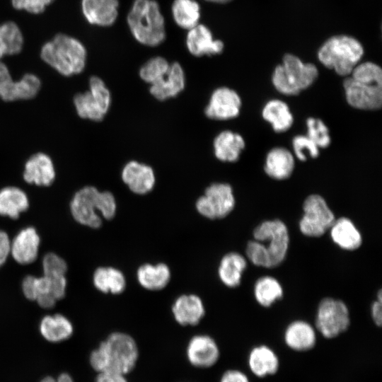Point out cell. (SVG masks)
I'll list each match as a JSON object with an SVG mask.
<instances>
[{
    "label": "cell",
    "mask_w": 382,
    "mask_h": 382,
    "mask_svg": "<svg viewBox=\"0 0 382 382\" xmlns=\"http://www.w3.org/2000/svg\"><path fill=\"white\" fill-rule=\"evenodd\" d=\"M127 21L131 33L140 44L156 47L164 41L165 21L155 0H134Z\"/></svg>",
    "instance_id": "8992f818"
},
{
    "label": "cell",
    "mask_w": 382,
    "mask_h": 382,
    "mask_svg": "<svg viewBox=\"0 0 382 382\" xmlns=\"http://www.w3.org/2000/svg\"><path fill=\"white\" fill-rule=\"evenodd\" d=\"M53 1L54 0H11V4L16 10H25L30 13L39 14Z\"/></svg>",
    "instance_id": "b9f144b4"
},
{
    "label": "cell",
    "mask_w": 382,
    "mask_h": 382,
    "mask_svg": "<svg viewBox=\"0 0 382 382\" xmlns=\"http://www.w3.org/2000/svg\"><path fill=\"white\" fill-rule=\"evenodd\" d=\"M364 54L361 44L348 35H335L320 47L318 58L325 67L340 76H349Z\"/></svg>",
    "instance_id": "52a82bcc"
},
{
    "label": "cell",
    "mask_w": 382,
    "mask_h": 382,
    "mask_svg": "<svg viewBox=\"0 0 382 382\" xmlns=\"http://www.w3.org/2000/svg\"><path fill=\"white\" fill-rule=\"evenodd\" d=\"M66 279L65 276L40 277L27 276L22 282V290L25 296L31 301L38 297L50 295L57 301L65 296Z\"/></svg>",
    "instance_id": "9a60e30c"
},
{
    "label": "cell",
    "mask_w": 382,
    "mask_h": 382,
    "mask_svg": "<svg viewBox=\"0 0 382 382\" xmlns=\"http://www.w3.org/2000/svg\"><path fill=\"white\" fill-rule=\"evenodd\" d=\"M246 267V260L242 255L229 252L220 260L217 271L219 278L227 287L236 288L241 284Z\"/></svg>",
    "instance_id": "83f0119b"
},
{
    "label": "cell",
    "mask_w": 382,
    "mask_h": 382,
    "mask_svg": "<svg viewBox=\"0 0 382 382\" xmlns=\"http://www.w3.org/2000/svg\"><path fill=\"white\" fill-rule=\"evenodd\" d=\"M5 55L6 54H5L4 44H3L1 37L0 36V59Z\"/></svg>",
    "instance_id": "681fc988"
},
{
    "label": "cell",
    "mask_w": 382,
    "mask_h": 382,
    "mask_svg": "<svg viewBox=\"0 0 382 382\" xmlns=\"http://www.w3.org/2000/svg\"><path fill=\"white\" fill-rule=\"evenodd\" d=\"M40 237L36 230L28 227L21 231L10 245V253L20 264H30L35 260L38 253Z\"/></svg>",
    "instance_id": "cb8c5ba5"
},
{
    "label": "cell",
    "mask_w": 382,
    "mask_h": 382,
    "mask_svg": "<svg viewBox=\"0 0 382 382\" xmlns=\"http://www.w3.org/2000/svg\"><path fill=\"white\" fill-rule=\"evenodd\" d=\"M285 345L292 351L308 352L314 348L317 341L315 328L303 320L291 322L284 333Z\"/></svg>",
    "instance_id": "603a6c76"
},
{
    "label": "cell",
    "mask_w": 382,
    "mask_h": 382,
    "mask_svg": "<svg viewBox=\"0 0 382 382\" xmlns=\"http://www.w3.org/2000/svg\"><path fill=\"white\" fill-rule=\"evenodd\" d=\"M247 365L250 373L259 378L274 376L280 369V360L270 347L260 345L253 347L248 355Z\"/></svg>",
    "instance_id": "d6986e66"
},
{
    "label": "cell",
    "mask_w": 382,
    "mask_h": 382,
    "mask_svg": "<svg viewBox=\"0 0 382 382\" xmlns=\"http://www.w3.org/2000/svg\"><path fill=\"white\" fill-rule=\"evenodd\" d=\"M303 210L299 229L304 236L308 237L323 236L335 220L325 199L317 194L311 195L305 199Z\"/></svg>",
    "instance_id": "7c38bea8"
},
{
    "label": "cell",
    "mask_w": 382,
    "mask_h": 382,
    "mask_svg": "<svg viewBox=\"0 0 382 382\" xmlns=\"http://www.w3.org/2000/svg\"><path fill=\"white\" fill-rule=\"evenodd\" d=\"M254 295L257 303L264 307L271 306L283 296L280 283L274 277L263 276L259 278L254 286Z\"/></svg>",
    "instance_id": "d590c367"
},
{
    "label": "cell",
    "mask_w": 382,
    "mask_h": 382,
    "mask_svg": "<svg viewBox=\"0 0 382 382\" xmlns=\"http://www.w3.org/2000/svg\"><path fill=\"white\" fill-rule=\"evenodd\" d=\"M122 179L133 193L139 195L150 192L156 183L152 168L136 161L125 164L122 170Z\"/></svg>",
    "instance_id": "e0dca14e"
},
{
    "label": "cell",
    "mask_w": 382,
    "mask_h": 382,
    "mask_svg": "<svg viewBox=\"0 0 382 382\" xmlns=\"http://www.w3.org/2000/svg\"><path fill=\"white\" fill-rule=\"evenodd\" d=\"M139 357L134 338L128 333L115 331L91 352L89 363L98 374L113 372L127 376L135 369Z\"/></svg>",
    "instance_id": "6da1fadb"
},
{
    "label": "cell",
    "mask_w": 382,
    "mask_h": 382,
    "mask_svg": "<svg viewBox=\"0 0 382 382\" xmlns=\"http://www.w3.org/2000/svg\"><path fill=\"white\" fill-rule=\"evenodd\" d=\"M40 87V80L36 75L25 74L20 80L12 81L0 98L5 101L30 99L37 94Z\"/></svg>",
    "instance_id": "1f68e13d"
},
{
    "label": "cell",
    "mask_w": 382,
    "mask_h": 382,
    "mask_svg": "<svg viewBox=\"0 0 382 382\" xmlns=\"http://www.w3.org/2000/svg\"><path fill=\"white\" fill-rule=\"evenodd\" d=\"M219 382H250L248 376L238 369H229L222 373Z\"/></svg>",
    "instance_id": "7bdbcfd3"
},
{
    "label": "cell",
    "mask_w": 382,
    "mask_h": 382,
    "mask_svg": "<svg viewBox=\"0 0 382 382\" xmlns=\"http://www.w3.org/2000/svg\"><path fill=\"white\" fill-rule=\"evenodd\" d=\"M74 104L80 117L99 122L110 109V92L100 78L93 76L89 80V90L76 94Z\"/></svg>",
    "instance_id": "9c48e42d"
},
{
    "label": "cell",
    "mask_w": 382,
    "mask_h": 382,
    "mask_svg": "<svg viewBox=\"0 0 382 382\" xmlns=\"http://www.w3.org/2000/svg\"><path fill=\"white\" fill-rule=\"evenodd\" d=\"M186 47L189 52L195 57L212 56L222 52L224 42L214 39L208 27L202 24L188 30Z\"/></svg>",
    "instance_id": "ac0fdd59"
},
{
    "label": "cell",
    "mask_w": 382,
    "mask_h": 382,
    "mask_svg": "<svg viewBox=\"0 0 382 382\" xmlns=\"http://www.w3.org/2000/svg\"><path fill=\"white\" fill-rule=\"evenodd\" d=\"M93 282L103 294H121L127 287V279L122 271L112 266L98 267L93 272Z\"/></svg>",
    "instance_id": "f1b7e54d"
},
{
    "label": "cell",
    "mask_w": 382,
    "mask_h": 382,
    "mask_svg": "<svg viewBox=\"0 0 382 382\" xmlns=\"http://www.w3.org/2000/svg\"><path fill=\"white\" fill-rule=\"evenodd\" d=\"M118 0H81L83 15L94 25H112L118 16Z\"/></svg>",
    "instance_id": "ffe728a7"
},
{
    "label": "cell",
    "mask_w": 382,
    "mask_h": 382,
    "mask_svg": "<svg viewBox=\"0 0 382 382\" xmlns=\"http://www.w3.org/2000/svg\"><path fill=\"white\" fill-rule=\"evenodd\" d=\"M330 229L332 240L342 249L354 250L362 243L361 233L348 218L335 219Z\"/></svg>",
    "instance_id": "f546056e"
},
{
    "label": "cell",
    "mask_w": 382,
    "mask_h": 382,
    "mask_svg": "<svg viewBox=\"0 0 382 382\" xmlns=\"http://www.w3.org/2000/svg\"><path fill=\"white\" fill-rule=\"evenodd\" d=\"M40 57L60 74L71 76L85 69L87 52L79 40L59 33L42 45Z\"/></svg>",
    "instance_id": "5b68a950"
},
{
    "label": "cell",
    "mask_w": 382,
    "mask_h": 382,
    "mask_svg": "<svg viewBox=\"0 0 382 382\" xmlns=\"http://www.w3.org/2000/svg\"><path fill=\"white\" fill-rule=\"evenodd\" d=\"M57 382H74L71 376L67 373L61 374L57 378Z\"/></svg>",
    "instance_id": "c3c4849f"
},
{
    "label": "cell",
    "mask_w": 382,
    "mask_h": 382,
    "mask_svg": "<svg viewBox=\"0 0 382 382\" xmlns=\"http://www.w3.org/2000/svg\"><path fill=\"white\" fill-rule=\"evenodd\" d=\"M210 2L224 4L231 1V0H205Z\"/></svg>",
    "instance_id": "816d5d0a"
},
{
    "label": "cell",
    "mask_w": 382,
    "mask_h": 382,
    "mask_svg": "<svg viewBox=\"0 0 382 382\" xmlns=\"http://www.w3.org/2000/svg\"><path fill=\"white\" fill-rule=\"evenodd\" d=\"M236 199L232 187L228 183H215L208 186L195 202L197 212L203 217L224 219L233 210Z\"/></svg>",
    "instance_id": "30bf717a"
},
{
    "label": "cell",
    "mask_w": 382,
    "mask_h": 382,
    "mask_svg": "<svg viewBox=\"0 0 382 382\" xmlns=\"http://www.w3.org/2000/svg\"><path fill=\"white\" fill-rule=\"evenodd\" d=\"M318 71L311 63H304L292 54L284 56L272 76L275 89L286 96H296L310 87L317 79Z\"/></svg>",
    "instance_id": "ba28073f"
},
{
    "label": "cell",
    "mask_w": 382,
    "mask_h": 382,
    "mask_svg": "<svg viewBox=\"0 0 382 382\" xmlns=\"http://www.w3.org/2000/svg\"><path fill=\"white\" fill-rule=\"evenodd\" d=\"M12 81L8 68L0 61V96Z\"/></svg>",
    "instance_id": "7dc6e473"
},
{
    "label": "cell",
    "mask_w": 382,
    "mask_h": 382,
    "mask_svg": "<svg viewBox=\"0 0 382 382\" xmlns=\"http://www.w3.org/2000/svg\"><path fill=\"white\" fill-rule=\"evenodd\" d=\"M349 324V310L342 301L330 297L320 301L316 328L323 337L333 339L338 337L348 329Z\"/></svg>",
    "instance_id": "8fae6325"
},
{
    "label": "cell",
    "mask_w": 382,
    "mask_h": 382,
    "mask_svg": "<svg viewBox=\"0 0 382 382\" xmlns=\"http://www.w3.org/2000/svg\"><path fill=\"white\" fill-rule=\"evenodd\" d=\"M23 178L30 184L50 185L55 178L54 166L50 157L44 153L32 156L25 163Z\"/></svg>",
    "instance_id": "7402d4cb"
},
{
    "label": "cell",
    "mask_w": 382,
    "mask_h": 382,
    "mask_svg": "<svg viewBox=\"0 0 382 382\" xmlns=\"http://www.w3.org/2000/svg\"><path fill=\"white\" fill-rule=\"evenodd\" d=\"M294 166L292 153L286 148L278 146L272 148L267 154L264 169L269 177L282 180L291 175Z\"/></svg>",
    "instance_id": "484cf974"
},
{
    "label": "cell",
    "mask_w": 382,
    "mask_h": 382,
    "mask_svg": "<svg viewBox=\"0 0 382 382\" xmlns=\"http://www.w3.org/2000/svg\"><path fill=\"white\" fill-rule=\"evenodd\" d=\"M150 85V93L158 100L177 96L185 86V74L182 66L178 62L170 64L166 74Z\"/></svg>",
    "instance_id": "44dd1931"
},
{
    "label": "cell",
    "mask_w": 382,
    "mask_h": 382,
    "mask_svg": "<svg viewBox=\"0 0 382 382\" xmlns=\"http://www.w3.org/2000/svg\"><path fill=\"white\" fill-rule=\"evenodd\" d=\"M11 242L7 233L0 231V267L6 262L10 254Z\"/></svg>",
    "instance_id": "ee69618b"
},
{
    "label": "cell",
    "mask_w": 382,
    "mask_h": 382,
    "mask_svg": "<svg viewBox=\"0 0 382 382\" xmlns=\"http://www.w3.org/2000/svg\"><path fill=\"white\" fill-rule=\"evenodd\" d=\"M42 269L45 276H65L67 265L64 259L54 253H50L46 254L43 258Z\"/></svg>",
    "instance_id": "60d3db41"
},
{
    "label": "cell",
    "mask_w": 382,
    "mask_h": 382,
    "mask_svg": "<svg viewBox=\"0 0 382 382\" xmlns=\"http://www.w3.org/2000/svg\"><path fill=\"white\" fill-rule=\"evenodd\" d=\"M241 105V98L236 91L222 86L215 89L211 94L204 113L212 120L233 119L240 114Z\"/></svg>",
    "instance_id": "5bb4252c"
},
{
    "label": "cell",
    "mask_w": 382,
    "mask_h": 382,
    "mask_svg": "<svg viewBox=\"0 0 382 382\" xmlns=\"http://www.w3.org/2000/svg\"><path fill=\"white\" fill-rule=\"evenodd\" d=\"M71 213L79 224L98 228L103 219L110 220L117 212V202L109 191H99L93 186H86L77 191L70 204Z\"/></svg>",
    "instance_id": "277c9868"
},
{
    "label": "cell",
    "mask_w": 382,
    "mask_h": 382,
    "mask_svg": "<svg viewBox=\"0 0 382 382\" xmlns=\"http://www.w3.org/2000/svg\"><path fill=\"white\" fill-rule=\"evenodd\" d=\"M347 103L362 110H377L382 105V70L371 62L359 63L343 82Z\"/></svg>",
    "instance_id": "3957f363"
},
{
    "label": "cell",
    "mask_w": 382,
    "mask_h": 382,
    "mask_svg": "<svg viewBox=\"0 0 382 382\" xmlns=\"http://www.w3.org/2000/svg\"><path fill=\"white\" fill-rule=\"evenodd\" d=\"M262 117L276 132L289 130L294 122V117L288 105L279 99L267 101L262 110Z\"/></svg>",
    "instance_id": "4dcf8cb0"
},
{
    "label": "cell",
    "mask_w": 382,
    "mask_h": 382,
    "mask_svg": "<svg viewBox=\"0 0 382 382\" xmlns=\"http://www.w3.org/2000/svg\"><path fill=\"white\" fill-rule=\"evenodd\" d=\"M40 382H57V379L54 378L52 376H46L43 378Z\"/></svg>",
    "instance_id": "f907efd6"
},
{
    "label": "cell",
    "mask_w": 382,
    "mask_h": 382,
    "mask_svg": "<svg viewBox=\"0 0 382 382\" xmlns=\"http://www.w3.org/2000/svg\"><path fill=\"white\" fill-rule=\"evenodd\" d=\"M185 355L188 363L193 367L209 369L217 364L221 352L212 337L207 334H197L189 340Z\"/></svg>",
    "instance_id": "4fadbf2b"
},
{
    "label": "cell",
    "mask_w": 382,
    "mask_h": 382,
    "mask_svg": "<svg viewBox=\"0 0 382 382\" xmlns=\"http://www.w3.org/2000/svg\"><path fill=\"white\" fill-rule=\"evenodd\" d=\"M29 201L26 194L16 187H6L0 190V214L13 219L28 209Z\"/></svg>",
    "instance_id": "d6a6232c"
},
{
    "label": "cell",
    "mask_w": 382,
    "mask_h": 382,
    "mask_svg": "<svg viewBox=\"0 0 382 382\" xmlns=\"http://www.w3.org/2000/svg\"><path fill=\"white\" fill-rule=\"evenodd\" d=\"M171 12L175 23L183 29L188 30L199 24L200 6L195 0H174Z\"/></svg>",
    "instance_id": "e575fe53"
},
{
    "label": "cell",
    "mask_w": 382,
    "mask_h": 382,
    "mask_svg": "<svg viewBox=\"0 0 382 382\" xmlns=\"http://www.w3.org/2000/svg\"><path fill=\"white\" fill-rule=\"evenodd\" d=\"M382 294L381 290L378 293V299L375 301L371 306V316L374 323L381 326L382 324Z\"/></svg>",
    "instance_id": "bcb514c9"
},
{
    "label": "cell",
    "mask_w": 382,
    "mask_h": 382,
    "mask_svg": "<svg viewBox=\"0 0 382 382\" xmlns=\"http://www.w3.org/2000/svg\"><path fill=\"white\" fill-rule=\"evenodd\" d=\"M214 151L216 158L223 162H236L245 149L243 137L231 130L221 132L214 139Z\"/></svg>",
    "instance_id": "4316f807"
},
{
    "label": "cell",
    "mask_w": 382,
    "mask_h": 382,
    "mask_svg": "<svg viewBox=\"0 0 382 382\" xmlns=\"http://www.w3.org/2000/svg\"><path fill=\"white\" fill-rule=\"evenodd\" d=\"M171 311L178 324L195 326L204 317L206 310L200 296L195 294H183L175 299Z\"/></svg>",
    "instance_id": "2e32d148"
},
{
    "label": "cell",
    "mask_w": 382,
    "mask_h": 382,
    "mask_svg": "<svg viewBox=\"0 0 382 382\" xmlns=\"http://www.w3.org/2000/svg\"><path fill=\"white\" fill-rule=\"evenodd\" d=\"M0 36L6 55H13L21 52L23 46V36L16 23L7 21L1 24Z\"/></svg>",
    "instance_id": "8d00e7d4"
},
{
    "label": "cell",
    "mask_w": 382,
    "mask_h": 382,
    "mask_svg": "<svg viewBox=\"0 0 382 382\" xmlns=\"http://www.w3.org/2000/svg\"><path fill=\"white\" fill-rule=\"evenodd\" d=\"M42 337L51 342H59L69 339L73 333L71 322L64 316L56 314L44 317L40 324Z\"/></svg>",
    "instance_id": "836d02e7"
},
{
    "label": "cell",
    "mask_w": 382,
    "mask_h": 382,
    "mask_svg": "<svg viewBox=\"0 0 382 382\" xmlns=\"http://www.w3.org/2000/svg\"><path fill=\"white\" fill-rule=\"evenodd\" d=\"M307 136L318 146L328 147L331 141L329 129L319 118L308 117L306 122Z\"/></svg>",
    "instance_id": "f35d334b"
},
{
    "label": "cell",
    "mask_w": 382,
    "mask_h": 382,
    "mask_svg": "<svg viewBox=\"0 0 382 382\" xmlns=\"http://www.w3.org/2000/svg\"><path fill=\"white\" fill-rule=\"evenodd\" d=\"M254 241L248 243L245 253L255 265L272 268L286 257L289 236L286 224L279 219L265 221L253 231Z\"/></svg>",
    "instance_id": "7a4b0ae2"
},
{
    "label": "cell",
    "mask_w": 382,
    "mask_h": 382,
    "mask_svg": "<svg viewBox=\"0 0 382 382\" xmlns=\"http://www.w3.org/2000/svg\"><path fill=\"white\" fill-rule=\"evenodd\" d=\"M136 277L142 288L149 291H160L169 284L171 271L169 266L163 262L144 263L138 267Z\"/></svg>",
    "instance_id": "d4e9b609"
},
{
    "label": "cell",
    "mask_w": 382,
    "mask_h": 382,
    "mask_svg": "<svg viewBox=\"0 0 382 382\" xmlns=\"http://www.w3.org/2000/svg\"><path fill=\"white\" fill-rule=\"evenodd\" d=\"M292 147L296 157L301 161L308 158H316L319 155L318 146L307 135L295 136L292 139Z\"/></svg>",
    "instance_id": "ab89813d"
},
{
    "label": "cell",
    "mask_w": 382,
    "mask_h": 382,
    "mask_svg": "<svg viewBox=\"0 0 382 382\" xmlns=\"http://www.w3.org/2000/svg\"><path fill=\"white\" fill-rule=\"evenodd\" d=\"M95 382H129L127 376L113 372L98 373Z\"/></svg>",
    "instance_id": "f6af8a7d"
},
{
    "label": "cell",
    "mask_w": 382,
    "mask_h": 382,
    "mask_svg": "<svg viewBox=\"0 0 382 382\" xmlns=\"http://www.w3.org/2000/svg\"><path fill=\"white\" fill-rule=\"evenodd\" d=\"M168 62L162 57H154L146 62L139 69L140 78L149 84L162 79L168 72Z\"/></svg>",
    "instance_id": "74e56055"
}]
</instances>
